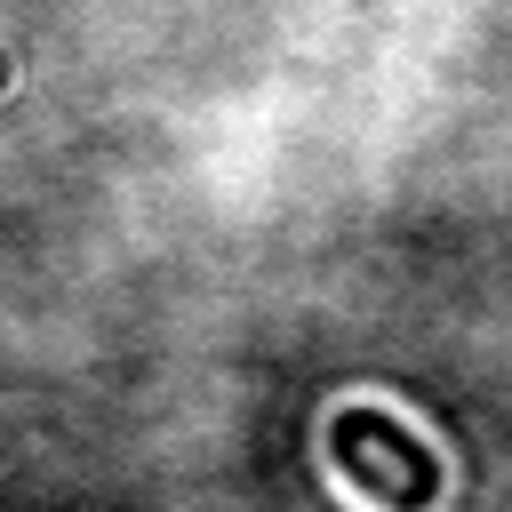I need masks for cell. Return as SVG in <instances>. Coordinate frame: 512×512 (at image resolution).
Wrapping results in <instances>:
<instances>
[]
</instances>
